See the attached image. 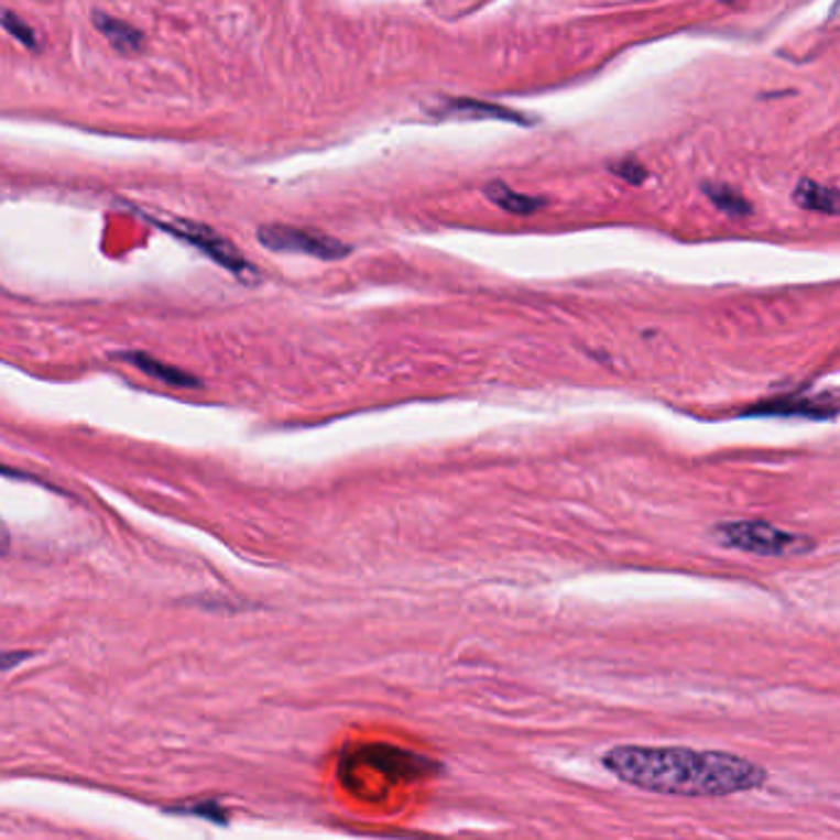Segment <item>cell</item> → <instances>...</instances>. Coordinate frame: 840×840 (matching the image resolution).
I'll list each match as a JSON object with an SVG mask.
<instances>
[{
    "mask_svg": "<svg viewBox=\"0 0 840 840\" xmlns=\"http://www.w3.org/2000/svg\"><path fill=\"white\" fill-rule=\"evenodd\" d=\"M714 537L720 545L740 549V553L760 555V557H792L804 555L814 547L811 537L796 535L782 527L760 521H732L714 527Z\"/></svg>",
    "mask_w": 840,
    "mask_h": 840,
    "instance_id": "obj_2",
    "label": "cell"
},
{
    "mask_svg": "<svg viewBox=\"0 0 840 840\" xmlns=\"http://www.w3.org/2000/svg\"><path fill=\"white\" fill-rule=\"evenodd\" d=\"M473 111L479 113V117H493V119H501V121H525L521 113L515 111H508V109H501V107H491V103H479V101H463V99H456V101H449L444 103V113H456V117H466L471 119Z\"/></svg>",
    "mask_w": 840,
    "mask_h": 840,
    "instance_id": "obj_9",
    "label": "cell"
},
{
    "mask_svg": "<svg viewBox=\"0 0 840 840\" xmlns=\"http://www.w3.org/2000/svg\"><path fill=\"white\" fill-rule=\"evenodd\" d=\"M113 358L129 362V366L139 368L141 372H146V375L153 380H161L163 385H171V388H200L203 385V382L195 375H190V372H185L181 368H173V366H168V362L155 360L153 356H149V352L123 350V352H117Z\"/></svg>",
    "mask_w": 840,
    "mask_h": 840,
    "instance_id": "obj_5",
    "label": "cell"
},
{
    "mask_svg": "<svg viewBox=\"0 0 840 840\" xmlns=\"http://www.w3.org/2000/svg\"><path fill=\"white\" fill-rule=\"evenodd\" d=\"M611 171H614L619 178H624L629 183H643V181H646V168H643V165H639L636 161H624V163L614 165V168H611Z\"/></svg>",
    "mask_w": 840,
    "mask_h": 840,
    "instance_id": "obj_12",
    "label": "cell"
},
{
    "mask_svg": "<svg viewBox=\"0 0 840 840\" xmlns=\"http://www.w3.org/2000/svg\"><path fill=\"white\" fill-rule=\"evenodd\" d=\"M702 190L708 193V198L720 207L722 212H728L732 217H742L750 212V205L742 198V195L730 188V185H720V183H705Z\"/></svg>",
    "mask_w": 840,
    "mask_h": 840,
    "instance_id": "obj_10",
    "label": "cell"
},
{
    "mask_svg": "<svg viewBox=\"0 0 840 840\" xmlns=\"http://www.w3.org/2000/svg\"><path fill=\"white\" fill-rule=\"evenodd\" d=\"M796 203L806 207V210H816V212H826V215H836L838 212V200H836V190L826 188V185H818L814 181H801L794 190Z\"/></svg>",
    "mask_w": 840,
    "mask_h": 840,
    "instance_id": "obj_8",
    "label": "cell"
},
{
    "mask_svg": "<svg viewBox=\"0 0 840 840\" xmlns=\"http://www.w3.org/2000/svg\"><path fill=\"white\" fill-rule=\"evenodd\" d=\"M257 240L272 252L286 254H308L316 259H343L350 254V247L336 240V237L292 225H262L257 230Z\"/></svg>",
    "mask_w": 840,
    "mask_h": 840,
    "instance_id": "obj_4",
    "label": "cell"
},
{
    "mask_svg": "<svg viewBox=\"0 0 840 840\" xmlns=\"http://www.w3.org/2000/svg\"><path fill=\"white\" fill-rule=\"evenodd\" d=\"M149 220L159 225L161 230L171 232L173 237H178V240L188 242L195 249H200V252L205 257H210L215 264H220L222 269H227V272H230L237 282L257 284L259 276H262L259 274V269L249 262L240 249L227 240L225 234L210 230L207 225L183 220V217H173V220H153V217H149Z\"/></svg>",
    "mask_w": 840,
    "mask_h": 840,
    "instance_id": "obj_3",
    "label": "cell"
},
{
    "mask_svg": "<svg viewBox=\"0 0 840 840\" xmlns=\"http://www.w3.org/2000/svg\"><path fill=\"white\" fill-rule=\"evenodd\" d=\"M91 23H95L99 33L109 40V45L119 50L121 55H137V52L143 50V33L139 28H133L129 20H119L103 13V10H95V13H91Z\"/></svg>",
    "mask_w": 840,
    "mask_h": 840,
    "instance_id": "obj_6",
    "label": "cell"
},
{
    "mask_svg": "<svg viewBox=\"0 0 840 840\" xmlns=\"http://www.w3.org/2000/svg\"><path fill=\"white\" fill-rule=\"evenodd\" d=\"M28 658V653L23 651H0V673L15 668L18 663H23Z\"/></svg>",
    "mask_w": 840,
    "mask_h": 840,
    "instance_id": "obj_13",
    "label": "cell"
},
{
    "mask_svg": "<svg viewBox=\"0 0 840 840\" xmlns=\"http://www.w3.org/2000/svg\"><path fill=\"white\" fill-rule=\"evenodd\" d=\"M0 28H6L8 33L13 35L20 45H25L28 50H37L40 47L35 30L30 28L18 13H13V10L0 8Z\"/></svg>",
    "mask_w": 840,
    "mask_h": 840,
    "instance_id": "obj_11",
    "label": "cell"
},
{
    "mask_svg": "<svg viewBox=\"0 0 840 840\" xmlns=\"http://www.w3.org/2000/svg\"><path fill=\"white\" fill-rule=\"evenodd\" d=\"M601 766L639 792L663 796L722 798L766 784V770L746 756L690 746L619 744L601 754Z\"/></svg>",
    "mask_w": 840,
    "mask_h": 840,
    "instance_id": "obj_1",
    "label": "cell"
},
{
    "mask_svg": "<svg viewBox=\"0 0 840 840\" xmlns=\"http://www.w3.org/2000/svg\"><path fill=\"white\" fill-rule=\"evenodd\" d=\"M8 547H10V533H8L6 523L0 521V555L8 553Z\"/></svg>",
    "mask_w": 840,
    "mask_h": 840,
    "instance_id": "obj_14",
    "label": "cell"
},
{
    "mask_svg": "<svg viewBox=\"0 0 840 840\" xmlns=\"http://www.w3.org/2000/svg\"><path fill=\"white\" fill-rule=\"evenodd\" d=\"M483 193H486V198L495 203L498 207H501V210L513 212V215H533V212L541 210V207H545L543 198L515 193L513 188H508L505 183H498V181L486 185Z\"/></svg>",
    "mask_w": 840,
    "mask_h": 840,
    "instance_id": "obj_7",
    "label": "cell"
}]
</instances>
